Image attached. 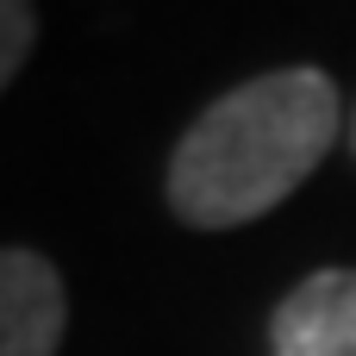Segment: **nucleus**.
I'll return each mask as SVG.
<instances>
[{"label":"nucleus","mask_w":356,"mask_h":356,"mask_svg":"<svg viewBox=\"0 0 356 356\" xmlns=\"http://www.w3.org/2000/svg\"><path fill=\"white\" fill-rule=\"evenodd\" d=\"M325 69H269L213 100L169 156V207L194 232H232L282 207L338 138Z\"/></svg>","instance_id":"f257e3e1"},{"label":"nucleus","mask_w":356,"mask_h":356,"mask_svg":"<svg viewBox=\"0 0 356 356\" xmlns=\"http://www.w3.org/2000/svg\"><path fill=\"white\" fill-rule=\"evenodd\" d=\"M69 325V294L50 257L0 250V356H56Z\"/></svg>","instance_id":"f03ea898"},{"label":"nucleus","mask_w":356,"mask_h":356,"mask_svg":"<svg viewBox=\"0 0 356 356\" xmlns=\"http://www.w3.org/2000/svg\"><path fill=\"white\" fill-rule=\"evenodd\" d=\"M269 356H356V269H313L275 307Z\"/></svg>","instance_id":"7ed1b4c3"},{"label":"nucleus","mask_w":356,"mask_h":356,"mask_svg":"<svg viewBox=\"0 0 356 356\" xmlns=\"http://www.w3.org/2000/svg\"><path fill=\"white\" fill-rule=\"evenodd\" d=\"M31 44H38V6H25V0H0V94H6V81L25 69Z\"/></svg>","instance_id":"20e7f679"}]
</instances>
